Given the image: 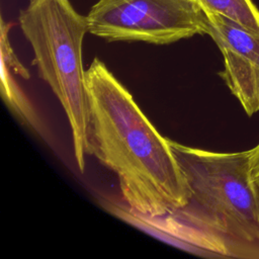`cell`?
Wrapping results in <instances>:
<instances>
[{"mask_svg":"<svg viewBox=\"0 0 259 259\" xmlns=\"http://www.w3.org/2000/svg\"><path fill=\"white\" fill-rule=\"evenodd\" d=\"M89 113L86 154L112 171L127 209L163 217L187 202L190 189L170 145L131 92L94 58L86 70Z\"/></svg>","mask_w":259,"mask_h":259,"instance_id":"6da1fadb","label":"cell"},{"mask_svg":"<svg viewBox=\"0 0 259 259\" xmlns=\"http://www.w3.org/2000/svg\"><path fill=\"white\" fill-rule=\"evenodd\" d=\"M170 145L190 189L187 202L163 217L134 214L187 251L249 256L251 246L259 247V197L250 173L251 150L219 153L172 140Z\"/></svg>","mask_w":259,"mask_h":259,"instance_id":"7a4b0ae2","label":"cell"},{"mask_svg":"<svg viewBox=\"0 0 259 259\" xmlns=\"http://www.w3.org/2000/svg\"><path fill=\"white\" fill-rule=\"evenodd\" d=\"M18 20L39 78L50 85L67 115L74 158L84 172L89 99L82 47L89 32L87 16L70 0H29Z\"/></svg>","mask_w":259,"mask_h":259,"instance_id":"3957f363","label":"cell"},{"mask_svg":"<svg viewBox=\"0 0 259 259\" xmlns=\"http://www.w3.org/2000/svg\"><path fill=\"white\" fill-rule=\"evenodd\" d=\"M1 91L7 106H9L21 122L34 131L37 135L46 138L47 128L21 87L11 76V70L5 64L1 63Z\"/></svg>","mask_w":259,"mask_h":259,"instance_id":"8992f818","label":"cell"},{"mask_svg":"<svg viewBox=\"0 0 259 259\" xmlns=\"http://www.w3.org/2000/svg\"><path fill=\"white\" fill-rule=\"evenodd\" d=\"M204 12L224 15L259 34V9L252 0H196Z\"/></svg>","mask_w":259,"mask_h":259,"instance_id":"52a82bcc","label":"cell"},{"mask_svg":"<svg viewBox=\"0 0 259 259\" xmlns=\"http://www.w3.org/2000/svg\"><path fill=\"white\" fill-rule=\"evenodd\" d=\"M9 27L10 24L6 23L3 19H1V63L9 67L14 74L20 76L21 78L28 79V70L21 64L9 41Z\"/></svg>","mask_w":259,"mask_h":259,"instance_id":"ba28073f","label":"cell"},{"mask_svg":"<svg viewBox=\"0 0 259 259\" xmlns=\"http://www.w3.org/2000/svg\"><path fill=\"white\" fill-rule=\"evenodd\" d=\"M207 33L224 58L219 73L245 112H259V34L217 13L205 12Z\"/></svg>","mask_w":259,"mask_h":259,"instance_id":"5b68a950","label":"cell"},{"mask_svg":"<svg viewBox=\"0 0 259 259\" xmlns=\"http://www.w3.org/2000/svg\"><path fill=\"white\" fill-rule=\"evenodd\" d=\"M250 173L253 184L259 197V144L255 148L251 149Z\"/></svg>","mask_w":259,"mask_h":259,"instance_id":"9c48e42d","label":"cell"},{"mask_svg":"<svg viewBox=\"0 0 259 259\" xmlns=\"http://www.w3.org/2000/svg\"><path fill=\"white\" fill-rule=\"evenodd\" d=\"M86 16L89 32L107 41L161 46L207 33L196 0H99Z\"/></svg>","mask_w":259,"mask_h":259,"instance_id":"277c9868","label":"cell"}]
</instances>
